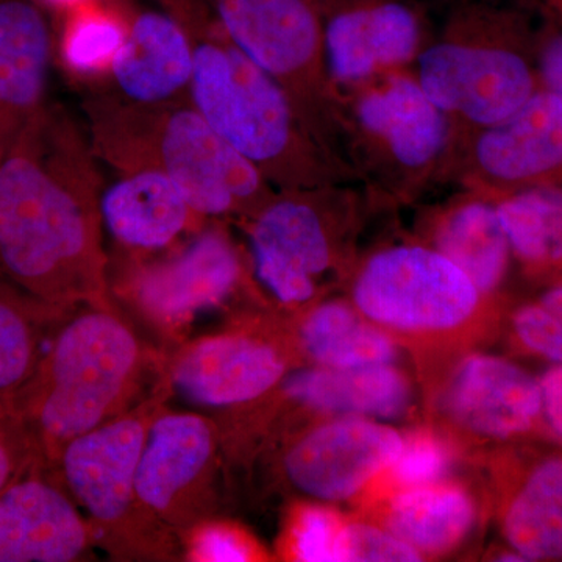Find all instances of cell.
Wrapping results in <instances>:
<instances>
[{
	"label": "cell",
	"instance_id": "cell-1",
	"mask_svg": "<svg viewBox=\"0 0 562 562\" xmlns=\"http://www.w3.org/2000/svg\"><path fill=\"white\" fill-rule=\"evenodd\" d=\"M101 199L87 132L47 103L0 155V268L52 305L111 308Z\"/></svg>",
	"mask_w": 562,
	"mask_h": 562
},
{
	"label": "cell",
	"instance_id": "cell-2",
	"mask_svg": "<svg viewBox=\"0 0 562 562\" xmlns=\"http://www.w3.org/2000/svg\"><path fill=\"white\" fill-rule=\"evenodd\" d=\"M157 2L190 38L192 105L277 191L357 177L314 138L279 85L233 43L210 0Z\"/></svg>",
	"mask_w": 562,
	"mask_h": 562
},
{
	"label": "cell",
	"instance_id": "cell-3",
	"mask_svg": "<svg viewBox=\"0 0 562 562\" xmlns=\"http://www.w3.org/2000/svg\"><path fill=\"white\" fill-rule=\"evenodd\" d=\"M83 113L99 161L117 173H162L203 220L249 221L276 194L191 101L143 105L99 90L85 99Z\"/></svg>",
	"mask_w": 562,
	"mask_h": 562
},
{
	"label": "cell",
	"instance_id": "cell-4",
	"mask_svg": "<svg viewBox=\"0 0 562 562\" xmlns=\"http://www.w3.org/2000/svg\"><path fill=\"white\" fill-rule=\"evenodd\" d=\"M150 368L149 349L114 306H79L52 335L32 379L7 398L50 469L66 443L149 397L139 395Z\"/></svg>",
	"mask_w": 562,
	"mask_h": 562
},
{
	"label": "cell",
	"instance_id": "cell-5",
	"mask_svg": "<svg viewBox=\"0 0 562 562\" xmlns=\"http://www.w3.org/2000/svg\"><path fill=\"white\" fill-rule=\"evenodd\" d=\"M166 390L63 447L50 471L90 520L98 547L120 560H165L176 535L144 512L136 472Z\"/></svg>",
	"mask_w": 562,
	"mask_h": 562
},
{
	"label": "cell",
	"instance_id": "cell-6",
	"mask_svg": "<svg viewBox=\"0 0 562 562\" xmlns=\"http://www.w3.org/2000/svg\"><path fill=\"white\" fill-rule=\"evenodd\" d=\"M344 157L351 171L394 187L438 177L461 132L430 101L413 70L384 74L339 95Z\"/></svg>",
	"mask_w": 562,
	"mask_h": 562
},
{
	"label": "cell",
	"instance_id": "cell-7",
	"mask_svg": "<svg viewBox=\"0 0 562 562\" xmlns=\"http://www.w3.org/2000/svg\"><path fill=\"white\" fill-rule=\"evenodd\" d=\"M210 3L233 43L279 85L314 138L347 165L339 98L328 77L313 0Z\"/></svg>",
	"mask_w": 562,
	"mask_h": 562
},
{
	"label": "cell",
	"instance_id": "cell-8",
	"mask_svg": "<svg viewBox=\"0 0 562 562\" xmlns=\"http://www.w3.org/2000/svg\"><path fill=\"white\" fill-rule=\"evenodd\" d=\"M490 11H461L441 40L425 44L414 77L430 101L469 133L512 116L539 90L519 52L495 36Z\"/></svg>",
	"mask_w": 562,
	"mask_h": 562
},
{
	"label": "cell",
	"instance_id": "cell-9",
	"mask_svg": "<svg viewBox=\"0 0 562 562\" xmlns=\"http://www.w3.org/2000/svg\"><path fill=\"white\" fill-rule=\"evenodd\" d=\"M364 316L397 330L436 331L472 316L480 291L441 251L392 247L373 255L355 283Z\"/></svg>",
	"mask_w": 562,
	"mask_h": 562
},
{
	"label": "cell",
	"instance_id": "cell-10",
	"mask_svg": "<svg viewBox=\"0 0 562 562\" xmlns=\"http://www.w3.org/2000/svg\"><path fill=\"white\" fill-rule=\"evenodd\" d=\"M216 457L217 431L209 417L161 408L147 430L136 472L144 512L173 535L206 522Z\"/></svg>",
	"mask_w": 562,
	"mask_h": 562
},
{
	"label": "cell",
	"instance_id": "cell-11",
	"mask_svg": "<svg viewBox=\"0 0 562 562\" xmlns=\"http://www.w3.org/2000/svg\"><path fill=\"white\" fill-rule=\"evenodd\" d=\"M335 184L276 191L247 222L255 276L277 301L302 305L333 265L325 206Z\"/></svg>",
	"mask_w": 562,
	"mask_h": 562
},
{
	"label": "cell",
	"instance_id": "cell-12",
	"mask_svg": "<svg viewBox=\"0 0 562 562\" xmlns=\"http://www.w3.org/2000/svg\"><path fill=\"white\" fill-rule=\"evenodd\" d=\"M336 94L408 69L425 44V20L409 0H313Z\"/></svg>",
	"mask_w": 562,
	"mask_h": 562
},
{
	"label": "cell",
	"instance_id": "cell-13",
	"mask_svg": "<svg viewBox=\"0 0 562 562\" xmlns=\"http://www.w3.org/2000/svg\"><path fill=\"white\" fill-rule=\"evenodd\" d=\"M243 260L231 236L211 225L176 254L136 265L128 295L147 319L177 328L221 306L243 279Z\"/></svg>",
	"mask_w": 562,
	"mask_h": 562
},
{
	"label": "cell",
	"instance_id": "cell-14",
	"mask_svg": "<svg viewBox=\"0 0 562 562\" xmlns=\"http://www.w3.org/2000/svg\"><path fill=\"white\" fill-rule=\"evenodd\" d=\"M90 520L50 469L33 464L0 492V562L90 561Z\"/></svg>",
	"mask_w": 562,
	"mask_h": 562
},
{
	"label": "cell",
	"instance_id": "cell-15",
	"mask_svg": "<svg viewBox=\"0 0 562 562\" xmlns=\"http://www.w3.org/2000/svg\"><path fill=\"white\" fill-rule=\"evenodd\" d=\"M469 136L462 166L475 187L520 190L562 171V103L543 88L512 116Z\"/></svg>",
	"mask_w": 562,
	"mask_h": 562
},
{
	"label": "cell",
	"instance_id": "cell-16",
	"mask_svg": "<svg viewBox=\"0 0 562 562\" xmlns=\"http://www.w3.org/2000/svg\"><path fill=\"white\" fill-rule=\"evenodd\" d=\"M402 441L392 428L347 417L303 436L284 458V471L299 491L321 501H342L390 468Z\"/></svg>",
	"mask_w": 562,
	"mask_h": 562
},
{
	"label": "cell",
	"instance_id": "cell-17",
	"mask_svg": "<svg viewBox=\"0 0 562 562\" xmlns=\"http://www.w3.org/2000/svg\"><path fill=\"white\" fill-rule=\"evenodd\" d=\"M279 351L243 335L209 336L172 358L166 383L192 405L228 408L257 401L283 379Z\"/></svg>",
	"mask_w": 562,
	"mask_h": 562
},
{
	"label": "cell",
	"instance_id": "cell-18",
	"mask_svg": "<svg viewBox=\"0 0 562 562\" xmlns=\"http://www.w3.org/2000/svg\"><path fill=\"white\" fill-rule=\"evenodd\" d=\"M122 3L128 35L105 79L110 91L143 105L191 101L192 52L180 22L162 7Z\"/></svg>",
	"mask_w": 562,
	"mask_h": 562
},
{
	"label": "cell",
	"instance_id": "cell-19",
	"mask_svg": "<svg viewBox=\"0 0 562 562\" xmlns=\"http://www.w3.org/2000/svg\"><path fill=\"white\" fill-rule=\"evenodd\" d=\"M55 32L38 0H0V154L49 103Z\"/></svg>",
	"mask_w": 562,
	"mask_h": 562
},
{
	"label": "cell",
	"instance_id": "cell-20",
	"mask_svg": "<svg viewBox=\"0 0 562 562\" xmlns=\"http://www.w3.org/2000/svg\"><path fill=\"white\" fill-rule=\"evenodd\" d=\"M449 408L465 428L486 438H519L546 424L539 380L514 362L482 355L458 369Z\"/></svg>",
	"mask_w": 562,
	"mask_h": 562
},
{
	"label": "cell",
	"instance_id": "cell-21",
	"mask_svg": "<svg viewBox=\"0 0 562 562\" xmlns=\"http://www.w3.org/2000/svg\"><path fill=\"white\" fill-rule=\"evenodd\" d=\"M101 211L103 228L133 254L168 249L203 221L179 187L157 171L120 173L102 191Z\"/></svg>",
	"mask_w": 562,
	"mask_h": 562
},
{
	"label": "cell",
	"instance_id": "cell-22",
	"mask_svg": "<svg viewBox=\"0 0 562 562\" xmlns=\"http://www.w3.org/2000/svg\"><path fill=\"white\" fill-rule=\"evenodd\" d=\"M284 391L294 401L325 413L395 417L405 412L409 390L390 364L308 369L291 375Z\"/></svg>",
	"mask_w": 562,
	"mask_h": 562
},
{
	"label": "cell",
	"instance_id": "cell-23",
	"mask_svg": "<svg viewBox=\"0 0 562 562\" xmlns=\"http://www.w3.org/2000/svg\"><path fill=\"white\" fill-rule=\"evenodd\" d=\"M509 549L524 561L562 558V454L539 458L520 475L502 519Z\"/></svg>",
	"mask_w": 562,
	"mask_h": 562
},
{
	"label": "cell",
	"instance_id": "cell-24",
	"mask_svg": "<svg viewBox=\"0 0 562 562\" xmlns=\"http://www.w3.org/2000/svg\"><path fill=\"white\" fill-rule=\"evenodd\" d=\"M76 310V308H74ZM72 310L24 290L0 268V395L11 397L32 379L52 335Z\"/></svg>",
	"mask_w": 562,
	"mask_h": 562
},
{
	"label": "cell",
	"instance_id": "cell-25",
	"mask_svg": "<svg viewBox=\"0 0 562 562\" xmlns=\"http://www.w3.org/2000/svg\"><path fill=\"white\" fill-rule=\"evenodd\" d=\"M436 250L460 268L480 294H487L502 283L512 246L495 203L473 198L443 214Z\"/></svg>",
	"mask_w": 562,
	"mask_h": 562
},
{
	"label": "cell",
	"instance_id": "cell-26",
	"mask_svg": "<svg viewBox=\"0 0 562 562\" xmlns=\"http://www.w3.org/2000/svg\"><path fill=\"white\" fill-rule=\"evenodd\" d=\"M473 522L475 505L468 492L438 483L402 492L387 513L390 531L420 554L453 549Z\"/></svg>",
	"mask_w": 562,
	"mask_h": 562
},
{
	"label": "cell",
	"instance_id": "cell-27",
	"mask_svg": "<svg viewBox=\"0 0 562 562\" xmlns=\"http://www.w3.org/2000/svg\"><path fill=\"white\" fill-rule=\"evenodd\" d=\"M127 35L122 0H95L61 14L55 55L70 79L99 83L109 77Z\"/></svg>",
	"mask_w": 562,
	"mask_h": 562
},
{
	"label": "cell",
	"instance_id": "cell-28",
	"mask_svg": "<svg viewBox=\"0 0 562 562\" xmlns=\"http://www.w3.org/2000/svg\"><path fill=\"white\" fill-rule=\"evenodd\" d=\"M512 251L536 271H562V187L520 188L495 203Z\"/></svg>",
	"mask_w": 562,
	"mask_h": 562
},
{
	"label": "cell",
	"instance_id": "cell-29",
	"mask_svg": "<svg viewBox=\"0 0 562 562\" xmlns=\"http://www.w3.org/2000/svg\"><path fill=\"white\" fill-rule=\"evenodd\" d=\"M301 339L306 353L325 368H364L390 364L391 339L341 302L324 303L303 322Z\"/></svg>",
	"mask_w": 562,
	"mask_h": 562
},
{
	"label": "cell",
	"instance_id": "cell-30",
	"mask_svg": "<svg viewBox=\"0 0 562 562\" xmlns=\"http://www.w3.org/2000/svg\"><path fill=\"white\" fill-rule=\"evenodd\" d=\"M514 336L528 353L562 362V283L516 313Z\"/></svg>",
	"mask_w": 562,
	"mask_h": 562
},
{
	"label": "cell",
	"instance_id": "cell-31",
	"mask_svg": "<svg viewBox=\"0 0 562 562\" xmlns=\"http://www.w3.org/2000/svg\"><path fill=\"white\" fill-rule=\"evenodd\" d=\"M344 528L346 525L328 509H302L292 525V554L297 561L342 562Z\"/></svg>",
	"mask_w": 562,
	"mask_h": 562
},
{
	"label": "cell",
	"instance_id": "cell-32",
	"mask_svg": "<svg viewBox=\"0 0 562 562\" xmlns=\"http://www.w3.org/2000/svg\"><path fill=\"white\" fill-rule=\"evenodd\" d=\"M449 468V452L435 436H409L390 465L392 479L405 490L438 483Z\"/></svg>",
	"mask_w": 562,
	"mask_h": 562
},
{
	"label": "cell",
	"instance_id": "cell-33",
	"mask_svg": "<svg viewBox=\"0 0 562 562\" xmlns=\"http://www.w3.org/2000/svg\"><path fill=\"white\" fill-rule=\"evenodd\" d=\"M38 462L27 425L10 398L0 395V492Z\"/></svg>",
	"mask_w": 562,
	"mask_h": 562
},
{
	"label": "cell",
	"instance_id": "cell-34",
	"mask_svg": "<svg viewBox=\"0 0 562 562\" xmlns=\"http://www.w3.org/2000/svg\"><path fill=\"white\" fill-rule=\"evenodd\" d=\"M422 554L391 531L369 525H346L344 528L342 561L347 562H409L420 561Z\"/></svg>",
	"mask_w": 562,
	"mask_h": 562
},
{
	"label": "cell",
	"instance_id": "cell-35",
	"mask_svg": "<svg viewBox=\"0 0 562 562\" xmlns=\"http://www.w3.org/2000/svg\"><path fill=\"white\" fill-rule=\"evenodd\" d=\"M188 553L201 562H244L254 560V547L243 532L224 524L203 522L192 528Z\"/></svg>",
	"mask_w": 562,
	"mask_h": 562
},
{
	"label": "cell",
	"instance_id": "cell-36",
	"mask_svg": "<svg viewBox=\"0 0 562 562\" xmlns=\"http://www.w3.org/2000/svg\"><path fill=\"white\" fill-rule=\"evenodd\" d=\"M542 412L550 435L562 443V362L552 366L539 379Z\"/></svg>",
	"mask_w": 562,
	"mask_h": 562
},
{
	"label": "cell",
	"instance_id": "cell-37",
	"mask_svg": "<svg viewBox=\"0 0 562 562\" xmlns=\"http://www.w3.org/2000/svg\"><path fill=\"white\" fill-rule=\"evenodd\" d=\"M542 88L562 103V32L547 41L541 54Z\"/></svg>",
	"mask_w": 562,
	"mask_h": 562
},
{
	"label": "cell",
	"instance_id": "cell-38",
	"mask_svg": "<svg viewBox=\"0 0 562 562\" xmlns=\"http://www.w3.org/2000/svg\"><path fill=\"white\" fill-rule=\"evenodd\" d=\"M38 2L47 11H55V13H58L61 16L66 11L83 5V3L95 2V0H38Z\"/></svg>",
	"mask_w": 562,
	"mask_h": 562
},
{
	"label": "cell",
	"instance_id": "cell-39",
	"mask_svg": "<svg viewBox=\"0 0 562 562\" xmlns=\"http://www.w3.org/2000/svg\"><path fill=\"white\" fill-rule=\"evenodd\" d=\"M0 155H2V154H0Z\"/></svg>",
	"mask_w": 562,
	"mask_h": 562
}]
</instances>
